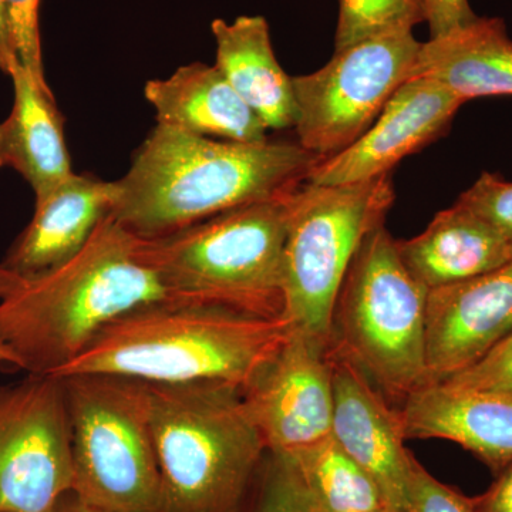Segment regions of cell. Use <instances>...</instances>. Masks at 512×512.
I'll return each instance as SVG.
<instances>
[{
    "mask_svg": "<svg viewBox=\"0 0 512 512\" xmlns=\"http://www.w3.org/2000/svg\"><path fill=\"white\" fill-rule=\"evenodd\" d=\"M426 22L421 0H339L336 50Z\"/></svg>",
    "mask_w": 512,
    "mask_h": 512,
    "instance_id": "23",
    "label": "cell"
},
{
    "mask_svg": "<svg viewBox=\"0 0 512 512\" xmlns=\"http://www.w3.org/2000/svg\"><path fill=\"white\" fill-rule=\"evenodd\" d=\"M73 490L72 429L63 379L0 386V511L52 512Z\"/></svg>",
    "mask_w": 512,
    "mask_h": 512,
    "instance_id": "10",
    "label": "cell"
},
{
    "mask_svg": "<svg viewBox=\"0 0 512 512\" xmlns=\"http://www.w3.org/2000/svg\"><path fill=\"white\" fill-rule=\"evenodd\" d=\"M320 511H322V512H333V511L322 510V508H320ZM377 512H403V511L396 510V508H387V510L377 511Z\"/></svg>",
    "mask_w": 512,
    "mask_h": 512,
    "instance_id": "34",
    "label": "cell"
},
{
    "mask_svg": "<svg viewBox=\"0 0 512 512\" xmlns=\"http://www.w3.org/2000/svg\"><path fill=\"white\" fill-rule=\"evenodd\" d=\"M291 192L163 237L136 235L137 256L178 301L279 318Z\"/></svg>",
    "mask_w": 512,
    "mask_h": 512,
    "instance_id": "5",
    "label": "cell"
},
{
    "mask_svg": "<svg viewBox=\"0 0 512 512\" xmlns=\"http://www.w3.org/2000/svg\"><path fill=\"white\" fill-rule=\"evenodd\" d=\"M160 471L157 512H239L266 451L242 390L221 383L150 384Z\"/></svg>",
    "mask_w": 512,
    "mask_h": 512,
    "instance_id": "4",
    "label": "cell"
},
{
    "mask_svg": "<svg viewBox=\"0 0 512 512\" xmlns=\"http://www.w3.org/2000/svg\"><path fill=\"white\" fill-rule=\"evenodd\" d=\"M421 42L394 30L336 50L325 66L292 77L299 146L328 158L355 143L410 79Z\"/></svg>",
    "mask_w": 512,
    "mask_h": 512,
    "instance_id": "9",
    "label": "cell"
},
{
    "mask_svg": "<svg viewBox=\"0 0 512 512\" xmlns=\"http://www.w3.org/2000/svg\"><path fill=\"white\" fill-rule=\"evenodd\" d=\"M410 79L436 80L464 103L512 96V40L504 20L477 18L447 35L430 37L421 43Z\"/></svg>",
    "mask_w": 512,
    "mask_h": 512,
    "instance_id": "20",
    "label": "cell"
},
{
    "mask_svg": "<svg viewBox=\"0 0 512 512\" xmlns=\"http://www.w3.org/2000/svg\"><path fill=\"white\" fill-rule=\"evenodd\" d=\"M8 76L13 107L0 123V168L22 175L37 197L73 174L64 120L49 84L40 83L19 62Z\"/></svg>",
    "mask_w": 512,
    "mask_h": 512,
    "instance_id": "19",
    "label": "cell"
},
{
    "mask_svg": "<svg viewBox=\"0 0 512 512\" xmlns=\"http://www.w3.org/2000/svg\"><path fill=\"white\" fill-rule=\"evenodd\" d=\"M18 62L15 52H13L12 42H10V33L8 18H6L5 0H0V70L9 74L13 64Z\"/></svg>",
    "mask_w": 512,
    "mask_h": 512,
    "instance_id": "31",
    "label": "cell"
},
{
    "mask_svg": "<svg viewBox=\"0 0 512 512\" xmlns=\"http://www.w3.org/2000/svg\"><path fill=\"white\" fill-rule=\"evenodd\" d=\"M136 245V235L109 215L62 265L35 275L0 266V343L19 370L55 376L124 313L181 302L140 261Z\"/></svg>",
    "mask_w": 512,
    "mask_h": 512,
    "instance_id": "1",
    "label": "cell"
},
{
    "mask_svg": "<svg viewBox=\"0 0 512 512\" xmlns=\"http://www.w3.org/2000/svg\"><path fill=\"white\" fill-rule=\"evenodd\" d=\"M463 104L436 80H407L362 137L315 164L309 183L335 187L390 174L403 158L444 136Z\"/></svg>",
    "mask_w": 512,
    "mask_h": 512,
    "instance_id": "12",
    "label": "cell"
},
{
    "mask_svg": "<svg viewBox=\"0 0 512 512\" xmlns=\"http://www.w3.org/2000/svg\"><path fill=\"white\" fill-rule=\"evenodd\" d=\"M396 244L410 274L429 291L512 262L511 235L458 202L440 211L420 235Z\"/></svg>",
    "mask_w": 512,
    "mask_h": 512,
    "instance_id": "18",
    "label": "cell"
},
{
    "mask_svg": "<svg viewBox=\"0 0 512 512\" xmlns=\"http://www.w3.org/2000/svg\"><path fill=\"white\" fill-rule=\"evenodd\" d=\"M424 18L429 23L430 37H439L453 32L476 20L468 0H421Z\"/></svg>",
    "mask_w": 512,
    "mask_h": 512,
    "instance_id": "29",
    "label": "cell"
},
{
    "mask_svg": "<svg viewBox=\"0 0 512 512\" xmlns=\"http://www.w3.org/2000/svg\"><path fill=\"white\" fill-rule=\"evenodd\" d=\"M42 0H5L6 18L18 62L40 83L47 84L40 37Z\"/></svg>",
    "mask_w": 512,
    "mask_h": 512,
    "instance_id": "25",
    "label": "cell"
},
{
    "mask_svg": "<svg viewBox=\"0 0 512 512\" xmlns=\"http://www.w3.org/2000/svg\"><path fill=\"white\" fill-rule=\"evenodd\" d=\"M319 160L298 143H237L157 124L116 181L111 217L137 237H163L288 194Z\"/></svg>",
    "mask_w": 512,
    "mask_h": 512,
    "instance_id": "2",
    "label": "cell"
},
{
    "mask_svg": "<svg viewBox=\"0 0 512 512\" xmlns=\"http://www.w3.org/2000/svg\"><path fill=\"white\" fill-rule=\"evenodd\" d=\"M458 204L473 211L512 237V183L490 173L480 178L458 197Z\"/></svg>",
    "mask_w": 512,
    "mask_h": 512,
    "instance_id": "26",
    "label": "cell"
},
{
    "mask_svg": "<svg viewBox=\"0 0 512 512\" xmlns=\"http://www.w3.org/2000/svg\"><path fill=\"white\" fill-rule=\"evenodd\" d=\"M215 66L268 130L295 126L292 77L282 69L264 16L212 20Z\"/></svg>",
    "mask_w": 512,
    "mask_h": 512,
    "instance_id": "21",
    "label": "cell"
},
{
    "mask_svg": "<svg viewBox=\"0 0 512 512\" xmlns=\"http://www.w3.org/2000/svg\"><path fill=\"white\" fill-rule=\"evenodd\" d=\"M0 366H6L9 369H19L18 359L3 343H0Z\"/></svg>",
    "mask_w": 512,
    "mask_h": 512,
    "instance_id": "33",
    "label": "cell"
},
{
    "mask_svg": "<svg viewBox=\"0 0 512 512\" xmlns=\"http://www.w3.org/2000/svg\"><path fill=\"white\" fill-rule=\"evenodd\" d=\"M144 96L161 126L237 143L268 140L264 121L238 96L215 64H185L165 79L148 80Z\"/></svg>",
    "mask_w": 512,
    "mask_h": 512,
    "instance_id": "17",
    "label": "cell"
},
{
    "mask_svg": "<svg viewBox=\"0 0 512 512\" xmlns=\"http://www.w3.org/2000/svg\"><path fill=\"white\" fill-rule=\"evenodd\" d=\"M292 329L284 316L151 303L110 322L55 377L106 373L150 384L221 383L244 392Z\"/></svg>",
    "mask_w": 512,
    "mask_h": 512,
    "instance_id": "3",
    "label": "cell"
},
{
    "mask_svg": "<svg viewBox=\"0 0 512 512\" xmlns=\"http://www.w3.org/2000/svg\"><path fill=\"white\" fill-rule=\"evenodd\" d=\"M394 188L390 174L365 183L315 185L291 192L282 265L284 318L330 345L333 308L363 239L386 222Z\"/></svg>",
    "mask_w": 512,
    "mask_h": 512,
    "instance_id": "7",
    "label": "cell"
},
{
    "mask_svg": "<svg viewBox=\"0 0 512 512\" xmlns=\"http://www.w3.org/2000/svg\"><path fill=\"white\" fill-rule=\"evenodd\" d=\"M52 512H110L104 508L97 507L87 503L82 497H79L73 490L67 491L57 501Z\"/></svg>",
    "mask_w": 512,
    "mask_h": 512,
    "instance_id": "32",
    "label": "cell"
},
{
    "mask_svg": "<svg viewBox=\"0 0 512 512\" xmlns=\"http://www.w3.org/2000/svg\"><path fill=\"white\" fill-rule=\"evenodd\" d=\"M60 379L72 429L74 493L110 512H157L160 471L148 383L106 373Z\"/></svg>",
    "mask_w": 512,
    "mask_h": 512,
    "instance_id": "8",
    "label": "cell"
},
{
    "mask_svg": "<svg viewBox=\"0 0 512 512\" xmlns=\"http://www.w3.org/2000/svg\"><path fill=\"white\" fill-rule=\"evenodd\" d=\"M116 181L73 173L35 197V214L0 266L35 275L79 254L117 202Z\"/></svg>",
    "mask_w": 512,
    "mask_h": 512,
    "instance_id": "16",
    "label": "cell"
},
{
    "mask_svg": "<svg viewBox=\"0 0 512 512\" xmlns=\"http://www.w3.org/2000/svg\"><path fill=\"white\" fill-rule=\"evenodd\" d=\"M443 383L512 396V333L474 365L448 377Z\"/></svg>",
    "mask_w": 512,
    "mask_h": 512,
    "instance_id": "27",
    "label": "cell"
},
{
    "mask_svg": "<svg viewBox=\"0 0 512 512\" xmlns=\"http://www.w3.org/2000/svg\"><path fill=\"white\" fill-rule=\"evenodd\" d=\"M285 454L301 471L322 510L377 512L394 508L380 485L339 446L332 434L312 446Z\"/></svg>",
    "mask_w": 512,
    "mask_h": 512,
    "instance_id": "22",
    "label": "cell"
},
{
    "mask_svg": "<svg viewBox=\"0 0 512 512\" xmlns=\"http://www.w3.org/2000/svg\"><path fill=\"white\" fill-rule=\"evenodd\" d=\"M406 512H474L471 498L431 476L414 461Z\"/></svg>",
    "mask_w": 512,
    "mask_h": 512,
    "instance_id": "28",
    "label": "cell"
},
{
    "mask_svg": "<svg viewBox=\"0 0 512 512\" xmlns=\"http://www.w3.org/2000/svg\"><path fill=\"white\" fill-rule=\"evenodd\" d=\"M333 387L332 437L382 488L389 503L406 512L414 461L404 447L399 409L387 402L365 373L329 346Z\"/></svg>",
    "mask_w": 512,
    "mask_h": 512,
    "instance_id": "13",
    "label": "cell"
},
{
    "mask_svg": "<svg viewBox=\"0 0 512 512\" xmlns=\"http://www.w3.org/2000/svg\"><path fill=\"white\" fill-rule=\"evenodd\" d=\"M474 512H512V463L501 470L485 493L471 498Z\"/></svg>",
    "mask_w": 512,
    "mask_h": 512,
    "instance_id": "30",
    "label": "cell"
},
{
    "mask_svg": "<svg viewBox=\"0 0 512 512\" xmlns=\"http://www.w3.org/2000/svg\"><path fill=\"white\" fill-rule=\"evenodd\" d=\"M0 512H3V511H0Z\"/></svg>",
    "mask_w": 512,
    "mask_h": 512,
    "instance_id": "35",
    "label": "cell"
},
{
    "mask_svg": "<svg viewBox=\"0 0 512 512\" xmlns=\"http://www.w3.org/2000/svg\"><path fill=\"white\" fill-rule=\"evenodd\" d=\"M429 292L410 274L383 224L357 248L333 308L330 348L355 363L397 409L429 384Z\"/></svg>",
    "mask_w": 512,
    "mask_h": 512,
    "instance_id": "6",
    "label": "cell"
},
{
    "mask_svg": "<svg viewBox=\"0 0 512 512\" xmlns=\"http://www.w3.org/2000/svg\"><path fill=\"white\" fill-rule=\"evenodd\" d=\"M239 512L322 511L292 458L268 450Z\"/></svg>",
    "mask_w": 512,
    "mask_h": 512,
    "instance_id": "24",
    "label": "cell"
},
{
    "mask_svg": "<svg viewBox=\"0 0 512 512\" xmlns=\"http://www.w3.org/2000/svg\"><path fill=\"white\" fill-rule=\"evenodd\" d=\"M512 333V262L431 289L426 312L429 384L457 375Z\"/></svg>",
    "mask_w": 512,
    "mask_h": 512,
    "instance_id": "14",
    "label": "cell"
},
{
    "mask_svg": "<svg viewBox=\"0 0 512 512\" xmlns=\"http://www.w3.org/2000/svg\"><path fill=\"white\" fill-rule=\"evenodd\" d=\"M404 439L454 441L495 476L512 463L511 394L431 383L399 407Z\"/></svg>",
    "mask_w": 512,
    "mask_h": 512,
    "instance_id": "15",
    "label": "cell"
},
{
    "mask_svg": "<svg viewBox=\"0 0 512 512\" xmlns=\"http://www.w3.org/2000/svg\"><path fill=\"white\" fill-rule=\"evenodd\" d=\"M329 346L292 329L284 345L242 392L269 451L292 453L332 433Z\"/></svg>",
    "mask_w": 512,
    "mask_h": 512,
    "instance_id": "11",
    "label": "cell"
}]
</instances>
